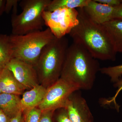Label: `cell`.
Masks as SVG:
<instances>
[{"mask_svg":"<svg viewBox=\"0 0 122 122\" xmlns=\"http://www.w3.org/2000/svg\"><path fill=\"white\" fill-rule=\"evenodd\" d=\"M53 121L54 122H72L65 107L59 108L55 111Z\"/></svg>","mask_w":122,"mask_h":122,"instance_id":"obj_19","label":"cell"},{"mask_svg":"<svg viewBox=\"0 0 122 122\" xmlns=\"http://www.w3.org/2000/svg\"><path fill=\"white\" fill-rule=\"evenodd\" d=\"M78 10V24L69 34L73 42L83 46L96 59L115 61L117 53L104 26L92 20L83 8Z\"/></svg>","mask_w":122,"mask_h":122,"instance_id":"obj_1","label":"cell"},{"mask_svg":"<svg viewBox=\"0 0 122 122\" xmlns=\"http://www.w3.org/2000/svg\"><path fill=\"white\" fill-rule=\"evenodd\" d=\"M11 119L0 109V122H10Z\"/></svg>","mask_w":122,"mask_h":122,"instance_id":"obj_26","label":"cell"},{"mask_svg":"<svg viewBox=\"0 0 122 122\" xmlns=\"http://www.w3.org/2000/svg\"><path fill=\"white\" fill-rule=\"evenodd\" d=\"M10 122H25L24 114L20 111L13 117L11 118Z\"/></svg>","mask_w":122,"mask_h":122,"instance_id":"obj_25","label":"cell"},{"mask_svg":"<svg viewBox=\"0 0 122 122\" xmlns=\"http://www.w3.org/2000/svg\"><path fill=\"white\" fill-rule=\"evenodd\" d=\"M6 2V0H0V16L5 12Z\"/></svg>","mask_w":122,"mask_h":122,"instance_id":"obj_27","label":"cell"},{"mask_svg":"<svg viewBox=\"0 0 122 122\" xmlns=\"http://www.w3.org/2000/svg\"><path fill=\"white\" fill-rule=\"evenodd\" d=\"M51 0H23L20 5L22 10L19 15L17 10L13 11L11 17L12 34L24 35L42 30L45 25L42 17Z\"/></svg>","mask_w":122,"mask_h":122,"instance_id":"obj_5","label":"cell"},{"mask_svg":"<svg viewBox=\"0 0 122 122\" xmlns=\"http://www.w3.org/2000/svg\"><path fill=\"white\" fill-rule=\"evenodd\" d=\"M46 88L40 84L32 89L25 92L20 99V105L22 112L29 109L38 107L43 100Z\"/></svg>","mask_w":122,"mask_h":122,"instance_id":"obj_12","label":"cell"},{"mask_svg":"<svg viewBox=\"0 0 122 122\" xmlns=\"http://www.w3.org/2000/svg\"><path fill=\"white\" fill-rule=\"evenodd\" d=\"M122 20V2L117 7H114L112 20Z\"/></svg>","mask_w":122,"mask_h":122,"instance_id":"obj_23","label":"cell"},{"mask_svg":"<svg viewBox=\"0 0 122 122\" xmlns=\"http://www.w3.org/2000/svg\"><path fill=\"white\" fill-rule=\"evenodd\" d=\"M83 8L92 20L103 25L112 20L114 7L99 3L95 0H90L87 5Z\"/></svg>","mask_w":122,"mask_h":122,"instance_id":"obj_10","label":"cell"},{"mask_svg":"<svg viewBox=\"0 0 122 122\" xmlns=\"http://www.w3.org/2000/svg\"><path fill=\"white\" fill-rule=\"evenodd\" d=\"M42 111L38 107H36L24 112L25 122H39Z\"/></svg>","mask_w":122,"mask_h":122,"instance_id":"obj_18","label":"cell"},{"mask_svg":"<svg viewBox=\"0 0 122 122\" xmlns=\"http://www.w3.org/2000/svg\"><path fill=\"white\" fill-rule=\"evenodd\" d=\"M102 73L109 76L111 82L115 83L122 77V65L113 66H108L100 68Z\"/></svg>","mask_w":122,"mask_h":122,"instance_id":"obj_17","label":"cell"},{"mask_svg":"<svg viewBox=\"0 0 122 122\" xmlns=\"http://www.w3.org/2000/svg\"><path fill=\"white\" fill-rule=\"evenodd\" d=\"M55 111L46 110L42 111L38 122H53V116Z\"/></svg>","mask_w":122,"mask_h":122,"instance_id":"obj_21","label":"cell"},{"mask_svg":"<svg viewBox=\"0 0 122 122\" xmlns=\"http://www.w3.org/2000/svg\"><path fill=\"white\" fill-rule=\"evenodd\" d=\"M102 25L109 34L116 52L122 53V20L113 19Z\"/></svg>","mask_w":122,"mask_h":122,"instance_id":"obj_14","label":"cell"},{"mask_svg":"<svg viewBox=\"0 0 122 122\" xmlns=\"http://www.w3.org/2000/svg\"><path fill=\"white\" fill-rule=\"evenodd\" d=\"M78 91L71 94L65 107L70 119L72 122H95L86 101Z\"/></svg>","mask_w":122,"mask_h":122,"instance_id":"obj_9","label":"cell"},{"mask_svg":"<svg viewBox=\"0 0 122 122\" xmlns=\"http://www.w3.org/2000/svg\"><path fill=\"white\" fill-rule=\"evenodd\" d=\"M79 90L75 85L60 78L46 89L44 99L38 107L42 111H55L65 107L71 94Z\"/></svg>","mask_w":122,"mask_h":122,"instance_id":"obj_7","label":"cell"},{"mask_svg":"<svg viewBox=\"0 0 122 122\" xmlns=\"http://www.w3.org/2000/svg\"><path fill=\"white\" fill-rule=\"evenodd\" d=\"M0 89L2 93L18 96L23 94L25 90L6 67L0 70Z\"/></svg>","mask_w":122,"mask_h":122,"instance_id":"obj_11","label":"cell"},{"mask_svg":"<svg viewBox=\"0 0 122 122\" xmlns=\"http://www.w3.org/2000/svg\"><path fill=\"white\" fill-rule=\"evenodd\" d=\"M90 0H52L46 10L49 12L60 8L75 9L86 6Z\"/></svg>","mask_w":122,"mask_h":122,"instance_id":"obj_16","label":"cell"},{"mask_svg":"<svg viewBox=\"0 0 122 122\" xmlns=\"http://www.w3.org/2000/svg\"><path fill=\"white\" fill-rule=\"evenodd\" d=\"M13 58V51L9 35L0 34V70L6 67Z\"/></svg>","mask_w":122,"mask_h":122,"instance_id":"obj_15","label":"cell"},{"mask_svg":"<svg viewBox=\"0 0 122 122\" xmlns=\"http://www.w3.org/2000/svg\"><path fill=\"white\" fill-rule=\"evenodd\" d=\"M1 90H0V94H1Z\"/></svg>","mask_w":122,"mask_h":122,"instance_id":"obj_28","label":"cell"},{"mask_svg":"<svg viewBox=\"0 0 122 122\" xmlns=\"http://www.w3.org/2000/svg\"><path fill=\"white\" fill-rule=\"evenodd\" d=\"M13 58L35 66L45 46L55 36L49 28L24 35H9Z\"/></svg>","mask_w":122,"mask_h":122,"instance_id":"obj_4","label":"cell"},{"mask_svg":"<svg viewBox=\"0 0 122 122\" xmlns=\"http://www.w3.org/2000/svg\"><path fill=\"white\" fill-rule=\"evenodd\" d=\"M78 14L75 9L60 8L53 12L45 10L42 17L45 25L55 37L61 38L69 34L78 24Z\"/></svg>","mask_w":122,"mask_h":122,"instance_id":"obj_6","label":"cell"},{"mask_svg":"<svg viewBox=\"0 0 122 122\" xmlns=\"http://www.w3.org/2000/svg\"><path fill=\"white\" fill-rule=\"evenodd\" d=\"M114 86L116 87H117L118 89L116 91V93L115 95L112 98L110 99H106L105 100L104 103L105 104H107L109 105V104L112 103L113 102L115 104V106L116 107V108L117 110H119V107H118V105H117L116 102V97L118 95L120 91L122 90V78H119L116 82L114 83Z\"/></svg>","mask_w":122,"mask_h":122,"instance_id":"obj_20","label":"cell"},{"mask_svg":"<svg viewBox=\"0 0 122 122\" xmlns=\"http://www.w3.org/2000/svg\"><path fill=\"white\" fill-rule=\"evenodd\" d=\"M6 67L13 73L15 78L25 90H29L39 84L34 66L29 63L13 58Z\"/></svg>","mask_w":122,"mask_h":122,"instance_id":"obj_8","label":"cell"},{"mask_svg":"<svg viewBox=\"0 0 122 122\" xmlns=\"http://www.w3.org/2000/svg\"><path fill=\"white\" fill-rule=\"evenodd\" d=\"M96 2L115 7L120 5L122 2V0H95Z\"/></svg>","mask_w":122,"mask_h":122,"instance_id":"obj_22","label":"cell"},{"mask_svg":"<svg viewBox=\"0 0 122 122\" xmlns=\"http://www.w3.org/2000/svg\"><path fill=\"white\" fill-rule=\"evenodd\" d=\"M69 41L55 38L43 49L34 66L39 84L47 89L61 77Z\"/></svg>","mask_w":122,"mask_h":122,"instance_id":"obj_3","label":"cell"},{"mask_svg":"<svg viewBox=\"0 0 122 122\" xmlns=\"http://www.w3.org/2000/svg\"><path fill=\"white\" fill-rule=\"evenodd\" d=\"M100 69L97 59L83 46L73 42L67 49L60 78L79 90H88L93 86Z\"/></svg>","mask_w":122,"mask_h":122,"instance_id":"obj_2","label":"cell"},{"mask_svg":"<svg viewBox=\"0 0 122 122\" xmlns=\"http://www.w3.org/2000/svg\"><path fill=\"white\" fill-rule=\"evenodd\" d=\"M20 1L17 0H6L5 7V12L8 13L12 9L15 5H17L18 2Z\"/></svg>","mask_w":122,"mask_h":122,"instance_id":"obj_24","label":"cell"},{"mask_svg":"<svg viewBox=\"0 0 122 122\" xmlns=\"http://www.w3.org/2000/svg\"><path fill=\"white\" fill-rule=\"evenodd\" d=\"M20 96L1 93L0 94V109L11 119L21 111Z\"/></svg>","mask_w":122,"mask_h":122,"instance_id":"obj_13","label":"cell"}]
</instances>
